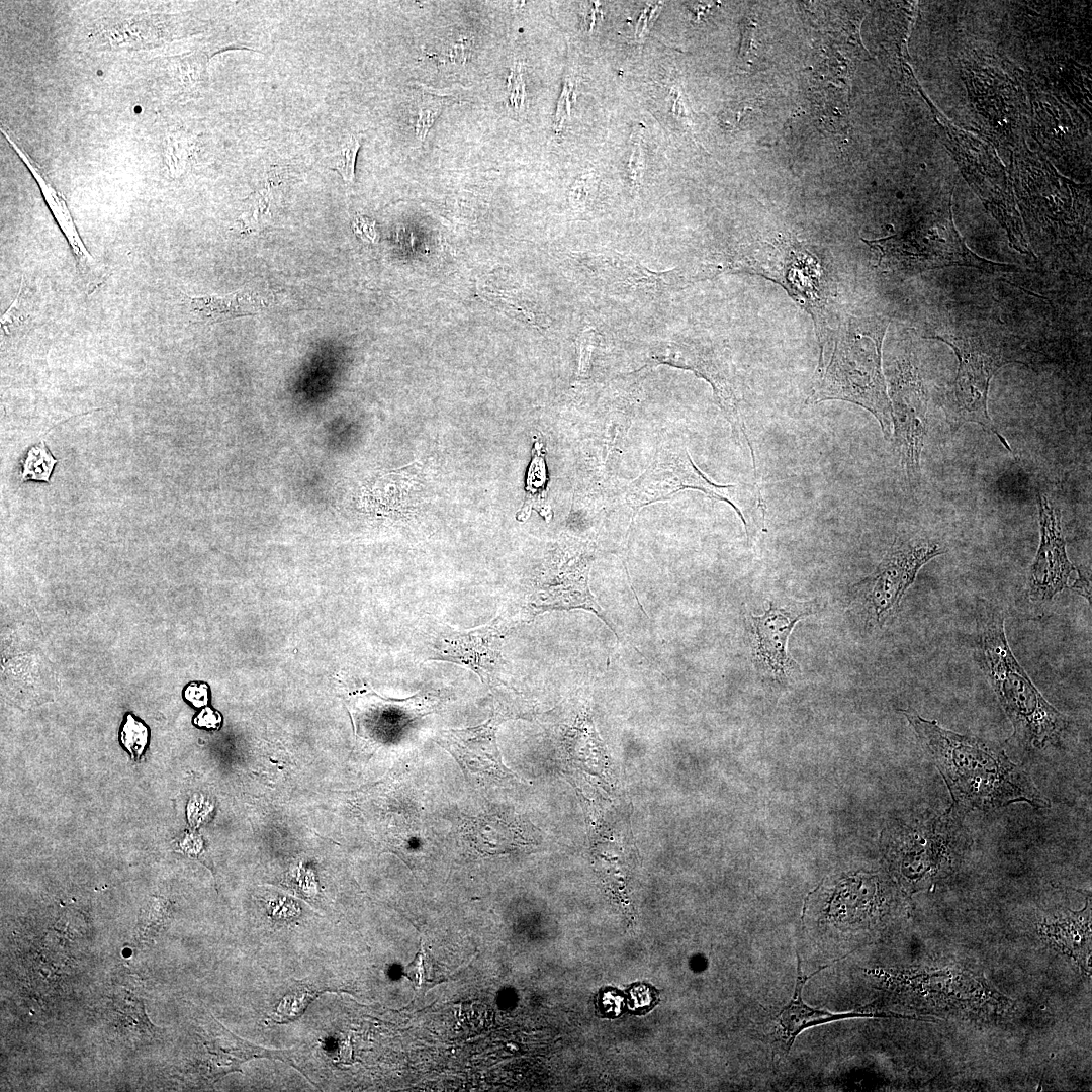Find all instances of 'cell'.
Here are the masks:
<instances>
[{"label": "cell", "instance_id": "cell-25", "mask_svg": "<svg viewBox=\"0 0 1092 1092\" xmlns=\"http://www.w3.org/2000/svg\"><path fill=\"white\" fill-rule=\"evenodd\" d=\"M57 462L44 441L31 446L21 461V482L35 480L50 483Z\"/></svg>", "mask_w": 1092, "mask_h": 1092}, {"label": "cell", "instance_id": "cell-16", "mask_svg": "<svg viewBox=\"0 0 1092 1092\" xmlns=\"http://www.w3.org/2000/svg\"><path fill=\"white\" fill-rule=\"evenodd\" d=\"M819 607L818 600L793 601L782 606L769 602L763 615L748 617L752 657L760 671L783 680L797 668L787 650L788 638L797 622Z\"/></svg>", "mask_w": 1092, "mask_h": 1092}, {"label": "cell", "instance_id": "cell-14", "mask_svg": "<svg viewBox=\"0 0 1092 1092\" xmlns=\"http://www.w3.org/2000/svg\"><path fill=\"white\" fill-rule=\"evenodd\" d=\"M1040 541L1027 580L1032 602H1046L1064 589L1090 601L1089 581L1069 560L1060 513L1045 495L1037 494Z\"/></svg>", "mask_w": 1092, "mask_h": 1092}, {"label": "cell", "instance_id": "cell-22", "mask_svg": "<svg viewBox=\"0 0 1092 1092\" xmlns=\"http://www.w3.org/2000/svg\"><path fill=\"white\" fill-rule=\"evenodd\" d=\"M190 310L197 320L216 323L256 313L259 304L244 291L226 295H205L189 299Z\"/></svg>", "mask_w": 1092, "mask_h": 1092}, {"label": "cell", "instance_id": "cell-12", "mask_svg": "<svg viewBox=\"0 0 1092 1092\" xmlns=\"http://www.w3.org/2000/svg\"><path fill=\"white\" fill-rule=\"evenodd\" d=\"M505 627L500 617L471 630L458 631L446 624L426 627L420 641L426 659L457 663L475 672L490 686L502 685L505 661L502 642Z\"/></svg>", "mask_w": 1092, "mask_h": 1092}, {"label": "cell", "instance_id": "cell-4", "mask_svg": "<svg viewBox=\"0 0 1092 1092\" xmlns=\"http://www.w3.org/2000/svg\"><path fill=\"white\" fill-rule=\"evenodd\" d=\"M686 489L699 490L712 499L729 504L741 519L750 540L751 530H756L754 508L764 511L759 489L712 482L695 465L679 438L669 437L659 444L647 469L623 488L622 502L633 520L643 507L668 500Z\"/></svg>", "mask_w": 1092, "mask_h": 1092}, {"label": "cell", "instance_id": "cell-33", "mask_svg": "<svg viewBox=\"0 0 1092 1092\" xmlns=\"http://www.w3.org/2000/svg\"><path fill=\"white\" fill-rule=\"evenodd\" d=\"M627 172L633 192H637L642 181L641 132L632 135V151L628 159Z\"/></svg>", "mask_w": 1092, "mask_h": 1092}, {"label": "cell", "instance_id": "cell-2", "mask_svg": "<svg viewBox=\"0 0 1092 1092\" xmlns=\"http://www.w3.org/2000/svg\"><path fill=\"white\" fill-rule=\"evenodd\" d=\"M976 622L975 659L1012 723L1013 737L1035 748L1056 742L1069 721L1043 698L1015 658L1003 613L983 603Z\"/></svg>", "mask_w": 1092, "mask_h": 1092}, {"label": "cell", "instance_id": "cell-38", "mask_svg": "<svg viewBox=\"0 0 1092 1092\" xmlns=\"http://www.w3.org/2000/svg\"><path fill=\"white\" fill-rule=\"evenodd\" d=\"M590 4H592V6L590 5L587 6L586 9H584L582 11L583 12L582 26L584 28L588 29L589 31L593 30V27L596 24L598 12L600 13L597 3H590Z\"/></svg>", "mask_w": 1092, "mask_h": 1092}, {"label": "cell", "instance_id": "cell-5", "mask_svg": "<svg viewBox=\"0 0 1092 1092\" xmlns=\"http://www.w3.org/2000/svg\"><path fill=\"white\" fill-rule=\"evenodd\" d=\"M967 845L966 831L951 805L898 831L890 848L891 863L909 892L929 890L952 872Z\"/></svg>", "mask_w": 1092, "mask_h": 1092}, {"label": "cell", "instance_id": "cell-6", "mask_svg": "<svg viewBox=\"0 0 1092 1092\" xmlns=\"http://www.w3.org/2000/svg\"><path fill=\"white\" fill-rule=\"evenodd\" d=\"M931 338L951 347L959 360L951 395L944 403L950 428L958 430L968 423L977 424L987 433L995 435L1002 446L1014 455L988 413V392L991 379L1001 367L1022 362L1009 348L982 337L936 335Z\"/></svg>", "mask_w": 1092, "mask_h": 1092}, {"label": "cell", "instance_id": "cell-3", "mask_svg": "<svg viewBox=\"0 0 1092 1092\" xmlns=\"http://www.w3.org/2000/svg\"><path fill=\"white\" fill-rule=\"evenodd\" d=\"M888 324L849 317L833 337L830 353L820 354L807 404L843 400L870 412L889 440L892 408L882 371V343Z\"/></svg>", "mask_w": 1092, "mask_h": 1092}, {"label": "cell", "instance_id": "cell-32", "mask_svg": "<svg viewBox=\"0 0 1092 1092\" xmlns=\"http://www.w3.org/2000/svg\"><path fill=\"white\" fill-rule=\"evenodd\" d=\"M314 990L302 989L287 995L279 1004L277 1014H284L282 1017L286 1018L298 1016L305 1009L309 1000L314 996Z\"/></svg>", "mask_w": 1092, "mask_h": 1092}, {"label": "cell", "instance_id": "cell-26", "mask_svg": "<svg viewBox=\"0 0 1092 1092\" xmlns=\"http://www.w3.org/2000/svg\"><path fill=\"white\" fill-rule=\"evenodd\" d=\"M361 145V134H350L326 158L328 166L337 171L348 184L355 180V164Z\"/></svg>", "mask_w": 1092, "mask_h": 1092}, {"label": "cell", "instance_id": "cell-37", "mask_svg": "<svg viewBox=\"0 0 1092 1092\" xmlns=\"http://www.w3.org/2000/svg\"><path fill=\"white\" fill-rule=\"evenodd\" d=\"M658 5H649L642 11L638 18V24L636 27V36L640 39L646 33L648 25L656 17Z\"/></svg>", "mask_w": 1092, "mask_h": 1092}, {"label": "cell", "instance_id": "cell-31", "mask_svg": "<svg viewBox=\"0 0 1092 1092\" xmlns=\"http://www.w3.org/2000/svg\"><path fill=\"white\" fill-rule=\"evenodd\" d=\"M597 189V181L592 174L580 176L572 184L569 191V201L575 209H583L590 201Z\"/></svg>", "mask_w": 1092, "mask_h": 1092}, {"label": "cell", "instance_id": "cell-36", "mask_svg": "<svg viewBox=\"0 0 1092 1092\" xmlns=\"http://www.w3.org/2000/svg\"><path fill=\"white\" fill-rule=\"evenodd\" d=\"M221 722L218 712L206 707L194 719V723L200 727L217 728Z\"/></svg>", "mask_w": 1092, "mask_h": 1092}, {"label": "cell", "instance_id": "cell-15", "mask_svg": "<svg viewBox=\"0 0 1092 1092\" xmlns=\"http://www.w3.org/2000/svg\"><path fill=\"white\" fill-rule=\"evenodd\" d=\"M595 551L594 541L575 542L568 557L537 583L530 595L529 615L535 617L549 610L586 609L605 621L612 630L588 586Z\"/></svg>", "mask_w": 1092, "mask_h": 1092}, {"label": "cell", "instance_id": "cell-21", "mask_svg": "<svg viewBox=\"0 0 1092 1092\" xmlns=\"http://www.w3.org/2000/svg\"><path fill=\"white\" fill-rule=\"evenodd\" d=\"M516 817L486 815L467 818L464 835L470 846L482 855H497L515 851L534 843L532 828Z\"/></svg>", "mask_w": 1092, "mask_h": 1092}, {"label": "cell", "instance_id": "cell-1", "mask_svg": "<svg viewBox=\"0 0 1092 1092\" xmlns=\"http://www.w3.org/2000/svg\"><path fill=\"white\" fill-rule=\"evenodd\" d=\"M942 776L961 809L995 810L1026 802L1051 806L1031 778L989 741L947 730L913 710H901Z\"/></svg>", "mask_w": 1092, "mask_h": 1092}, {"label": "cell", "instance_id": "cell-35", "mask_svg": "<svg viewBox=\"0 0 1092 1092\" xmlns=\"http://www.w3.org/2000/svg\"><path fill=\"white\" fill-rule=\"evenodd\" d=\"M185 698L195 707H202L208 702L207 686L204 684H191L185 691Z\"/></svg>", "mask_w": 1092, "mask_h": 1092}, {"label": "cell", "instance_id": "cell-29", "mask_svg": "<svg viewBox=\"0 0 1092 1092\" xmlns=\"http://www.w3.org/2000/svg\"><path fill=\"white\" fill-rule=\"evenodd\" d=\"M507 102L509 107L517 114H522L527 110V92L524 68L521 62H516L508 75Z\"/></svg>", "mask_w": 1092, "mask_h": 1092}, {"label": "cell", "instance_id": "cell-11", "mask_svg": "<svg viewBox=\"0 0 1092 1092\" xmlns=\"http://www.w3.org/2000/svg\"><path fill=\"white\" fill-rule=\"evenodd\" d=\"M903 976L904 985L917 1001L933 1009H948L983 1017H998L1014 1003L997 992L984 977L969 970L945 968Z\"/></svg>", "mask_w": 1092, "mask_h": 1092}, {"label": "cell", "instance_id": "cell-18", "mask_svg": "<svg viewBox=\"0 0 1092 1092\" xmlns=\"http://www.w3.org/2000/svg\"><path fill=\"white\" fill-rule=\"evenodd\" d=\"M502 716L494 713L485 723L463 729L442 730L436 742L471 774L508 779L515 775L503 763L496 742V729Z\"/></svg>", "mask_w": 1092, "mask_h": 1092}, {"label": "cell", "instance_id": "cell-20", "mask_svg": "<svg viewBox=\"0 0 1092 1092\" xmlns=\"http://www.w3.org/2000/svg\"><path fill=\"white\" fill-rule=\"evenodd\" d=\"M1038 933L1050 946L1074 960L1082 972L1090 974V898L1082 910H1068L1044 919L1038 926Z\"/></svg>", "mask_w": 1092, "mask_h": 1092}, {"label": "cell", "instance_id": "cell-19", "mask_svg": "<svg viewBox=\"0 0 1092 1092\" xmlns=\"http://www.w3.org/2000/svg\"><path fill=\"white\" fill-rule=\"evenodd\" d=\"M202 1038L207 1078L219 1079L228 1073L241 1072V1064L254 1058L280 1060L299 1070L294 1060L295 1050H271L255 1045L234 1035L216 1020Z\"/></svg>", "mask_w": 1092, "mask_h": 1092}, {"label": "cell", "instance_id": "cell-9", "mask_svg": "<svg viewBox=\"0 0 1092 1092\" xmlns=\"http://www.w3.org/2000/svg\"><path fill=\"white\" fill-rule=\"evenodd\" d=\"M589 285L615 296L656 300L698 280L697 272L681 268L656 272L636 259L614 251L575 254Z\"/></svg>", "mask_w": 1092, "mask_h": 1092}, {"label": "cell", "instance_id": "cell-34", "mask_svg": "<svg viewBox=\"0 0 1092 1092\" xmlns=\"http://www.w3.org/2000/svg\"><path fill=\"white\" fill-rule=\"evenodd\" d=\"M574 88L575 84L569 77H567L563 83L562 92L558 100L555 114L554 127L557 133L560 132L564 122L570 116V108L573 100Z\"/></svg>", "mask_w": 1092, "mask_h": 1092}, {"label": "cell", "instance_id": "cell-23", "mask_svg": "<svg viewBox=\"0 0 1092 1092\" xmlns=\"http://www.w3.org/2000/svg\"><path fill=\"white\" fill-rule=\"evenodd\" d=\"M418 85L419 91L410 109L411 123L418 142L423 143L452 93L449 90L438 91L424 84Z\"/></svg>", "mask_w": 1092, "mask_h": 1092}, {"label": "cell", "instance_id": "cell-28", "mask_svg": "<svg viewBox=\"0 0 1092 1092\" xmlns=\"http://www.w3.org/2000/svg\"><path fill=\"white\" fill-rule=\"evenodd\" d=\"M601 336L594 328L580 333L577 338L578 369L576 379L579 383L590 378L595 353L599 348Z\"/></svg>", "mask_w": 1092, "mask_h": 1092}, {"label": "cell", "instance_id": "cell-7", "mask_svg": "<svg viewBox=\"0 0 1092 1092\" xmlns=\"http://www.w3.org/2000/svg\"><path fill=\"white\" fill-rule=\"evenodd\" d=\"M944 552L941 544L928 537H897L877 568L851 587L868 619L882 626L892 618L922 566Z\"/></svg>", "mask_w": 1092, "mask_h": 1092}, {"label": "cell", "instance_id": "cell-30", "mask_svg": "<svg viewBox=\"0 0 1092 1092\" xmlns=\"http://www.w3.org/2000/svg\"><path fill=\"white\" fill-rule=\"evenodd\" d=\"M121 741L124 747L131 753L132 758L138 760L147 745V727L143 723L136 721L131 715H128L121 731Z\"/></svg>", "mask_w": 1092, "mask_h": 1092}, {"label": "cell", "instance_id": "cell-13", "mask_svg": "<svg viewBox=\"0 0 1092 1092\" xmlns=\"http://www.w3.org/2000/svg\"><path fill=\"white\" fill-rule=\"evenodd\" d=\"M895 447L911 490L921 479V454L927 435V395L916 366L899 365L890 392Z\"/></svg>", "mask_w": 1092, "mask_h": 1092}, {"label": "cell", "instance_id": "cell-24", "mask_svg": "<svg viewBox=\"0 0 1092 1092\" xmlns=\"http://www.w3.org/2000/svg\"><path fill=\"white\" fill-rule=\"evenodd\" d=\"M533 458L529 467L526 499L520 516L526 519L531 510L538 511L546 520L551 518V510L546 500V465L544 450L541 443H536Z\"/></svg>", "mask_w": 1092, "mask_h": 1092}, {"label": "cell", "instance_id": "cell-17", "mask_svg": "<svg viewBox=\"0 0 1092 1092\" xmlns=\"http://www.w3.org/2000/svg\"><path fill=\"white\" fill-rule=\"evenodd\" d=\"M836 963L832 962L830 965ZM830 965L823 966L811 975H805L801 969V959L797 954V975L795 987L790 1001L772 1013L769 1017L768 1029L770 1045L775 1054L780 1057L788 1055L796 1038L801 1032L817 1025L853 1018H908L927 1020L926 1018L899 1014L892 1011H866L852 1010L847 1012H830L829 1010L816 1008L808 1005L803 997V989L809 979Z\"/></svg>", "mask_w": 1092, "mask_h": 1092}, {"label": "cell", "instance_id": "cell-8", "mask_svg": "<svg viewBox=\"0 0 1092 1092\" xmlns=\"http://www.w3.org/2000/svg\"><path fill=\"white\" fill-rule=\"evenodd\" d=\"M864 242L879 250L878 264L892 270L921 272L949 266L989 269L998 265L970 250L951 220L932 221L907 234Z\"/></svg>", "mask_w": 1092, "mask_h": 1092}, {"label": "cell", "instance_id": "cell-10", "mask_svg": "<svg viewBox=\"0 0 1092 1092\" xmlns=\"http://www.w3.org/2000/svg\"><path fill=\"white\" fill-rule=\"evenodd\" d=\"M648 357L647 365L641 369H649L659 364L669 365L692 371L711 385L716 402L737 440L744 442L749 449L756 473L755 452L740 414L732 372L724 355L712 347L695 342L663 340L650 347Z\"/></svg>", "mask_w": 1092, "mask_h": 1092}, {"label": "cell", "instance_id": "cell-27", "mask_svg": "<svg viewBox=\"0 0 1092 1092\" xmlns=\"http://www.w3.org/2000/svg\"><path fill=\"white\" fill-rule=\"evenodd\" d=\"M410 979L415 989L426 992L430 988L445 981V977L438 973L433 958L429 951L421 946L414 961L410 963L403 972Z\"/></svg>", "mask_w": 1092, "mask_h": 1092}]
</instances>
